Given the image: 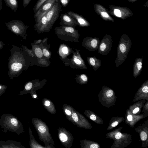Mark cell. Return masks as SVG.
<instances>
[{"instance_id": "6da1fadb", "label": "cell", "mask_w": 148, "mask_h": 148, "mask_svg": "<svg viewBox=\"0 0 148 148\" xmlns=\"http://www.w3.org/2000/svg\"><path fill=\"white\" fill-rule=\"evenodd\" d=\"M10 51L11 55L8 57V76L12 79L26 69L28 60L27 52L19 47L12 45Z\"/></svg>"}, {"instance_id": "7a4b0ae2", "label": "cell", "mask_w": 148, "mask_h": 148, "mask_svg": "<svg viewBox=\"0 0 148 148\" xmlns=\"http://www.w3.org/2000/svg\"><path fill=\"white\" fill-rule=\"evenodd\" d=\"M0 126L3 132L7 131L14 132L20 135L23 134L24 130L21 123L14 116L9 114H4L0 119Z\"/></svg>"}, {"instance_id": "3957f363", "label": "cell", "mask_w": 148, "mask_h": 148, "mask_svg": "<svg viewBox=\"0 0 148 148\" xmlns=\"http://www.w3.org/2000/svg\"><path fill=\"white\" fill-rule=\"evenodd\" d=\"M122 127H119L106 133V138L113 140L110 148H124L132 143V135L121 132Z\"/></svg>"}, {"instance_id": "277c9868", "label": "cell", "mask_w": 148, "mask_h": 148, "mask_svg": "<svg viewBox=\"0 0 148 148\" xmlns=\"http://www.w3.org/2000/svg\"><path fill=\"white\" fill-rule=\"evenodd\" d=\"M132 45L130 37L126 35H122L117 49V56L115 62L116 67L120 66L125 60Z\"/></svg>"}, {"instance_id": "5b68a950", "label": "cell", "mask_w": 148, "mask_h": 148, "mask_svg": "<svg viewBox=\"0 0 148 148\" xmlns=\"http://www.w3.org/2000/svg\"><path fill=\"white\" fill-rule=\"evenodd\" d=\"M98 96L99 102L103 106L109 108L115 105L117 98L116 93L108 87L103 85Z\"/></svg>"}, {"instance_id": "8992f818", "label": "cell", "mask_w": 148, "mask_h": 148, "mask_svg": "<svg viewBox=\"0 0 148 148\" xmlns=\"http://www.w3.org/2000/svg\"><path fill=\"white\" fill-rule=\"evenodd\" d=\"M7 28L15 34L19 35L23 39H25L27 35L26 31L28 27L21 20H14L5 23Z\"/></svg>"}, {"instance_id": "52a82bcc", "label": "cell", "mask_w": 148, "mask_h": 148, "mask_svg": "<svg viewBox=\"0 0 148 148\" xmlns=\"http://www.w3.org/2000/svg\"><path fill=\"white\" fill-rule=\"evenodd\" d=\"M61 9L60 1L55 3L46 12V18L49 25L51 27L59 18Z\"/></svg>"}, {"instance_id": "ba28073f", "label": "cell", "mask_w": 148, "mask_h": 148, "mask_svg": "<svg viewBox=\"0 0 148 148\" xmlns=\"http://www.w3.org/2000/svg\"><path fill=\"white\" fill-rule=\"evenodd\" d=\"M135 130L140 135L141 142V147L147 148L148 146V120H147L144 121V123L139 124Z\"/></svg>"}, {"instance_id": "9c48e42d", "label": "cell", "mask_w": 148, "mask_h": 148, "mask_svg": "<svg viewBox=\"0 0 148 148\" xmlns=\"http://www.w3.org/2000/svg\"><path fill=\"white\" fill-rule=\"evenodd\" d=\"M112 37L106 35L100 42L98 53L103 55H107L111 51L112 40Z\"/></svg>"}, {"instance_id": "30bf717a", "label": "cell", "mask_w": 148, "mask_h": 148, "mask_svg": "<svg viewBox=\"0 0 148 148\" xmlns=\"http://www.w3.org/2000/svg\"><path fill=\"white\" fill-rule=\"evenodd\" d=\"M148 116V114L144 113L133 114L127 109L125 115V123L131 127L133 128L139 121Z\"/></svg>"}, {"instance_id": "8fae6325", "label": "cell", "mask_w": 148, "mask_h": 148, "mask_svg": "<svg viewBox=\"0 0 148 148\" xmlns=\"http://www.w3.org/2000/svg\"><path fill=\"white\" fill-rule=\"evenodd\" d=\"M142 100L148 101V79L142 84L136 92L133 101Z\"/></svg>"}, {"instance_id": "7c38bea8", "label": "cell", "mask_w": 148, "mask_h": 148, "mask_svg": "<svg viewBox=\"0 0 148 148\" xmlns=\"http://www.w3.org/2000/svg\"><path fill=\"white\" fill-rule=\"evenodd\" d=\"M60 1L59 0H47L40 6L35 13L34 17L36 23L39 19L42 14L49 10L55 3Z\"/></svg>"}, {"instance_id": "4fadbf2b", "label": "cell", "mask_w": 148, "mask_h": 148, "mask_svg": "<svg viewBox=\"0 0 148 148\" xmlns=\"http://www.w3.org/2000/svg\"><path fill=\"white\" fill-rule=\"evenodd\" d=\"M60 24L64 26L75 27L78 25L77 22L67 13L62 14L60 16Z\"/></svg>"}, {"instance_id": "5bb4252c", "label": "cell", "mask_w": 148, "mask_h": 148, "mask_svg": "<svg viewBox=\"0 0 148 148\" xmlns=\"http://www.w3.org/2000/svg\"><path fill=\"white\" fill-rule=\"evenodd\" d=\"M86 40V48L90 51H95L98 49L100 43L98 37H87Z\"/></svg>"}, {"instance_id": "9a60e30c", "label": "cell", "mask_w": 148, "mask_h": 148, "mask_svg": "<svg viewBox=\"0 0 148 148\" xmlns=\"http://www.w3.org/2000/svg\"><path fill=\"white\" fill-rule=\"evenodd\" d=\"M47 12L42 14L39 20L36 23L34 27L36 29L40 30H47L49 29L51 27L49 25L47 20Z\"/></svg>"}, {"instance_id": "2e32d148", "label": "cell", "mask_w": 148, "mask_h": 148, "mask_svg": "<svg viewBox=\"0 0 148 148\" xmlns=\"http://www.w3.org/2000/svg\"><path fill=\"white\" fill-rule=\"evenodd\" d=\"M146 102V100H142L134 102L133 104L129 106L127 109L133 114H140Z\"/></svg>"}, {"instance_id": "e0dca14e", "label": "cell", "mask_w": 148, "mask_h": 148, "mask_svg": "<svg viewBox=\"0 0 148 148\" xmlns=\"http://www.w3.org/2000/svg\"><path fill=\"white\" fill-rule=\"evenodd\" d=\"M0 148H25L20 142L10 140L6 141L0 140Z\"/></svg>"}, {"instance_id": "ac0fdd59", "label": "cell", "mask_w": 148, "mask_h": 148, "mask_svg": "<svg viewBox=\"0 0 148 148\" xmlns=\"http://www.w3.org/2000/svg\"><path fill=\"white\" fill-rule=\"evenodd\" d=\"M143 59L142 57L137 58L135 60L133 67V76L135 78L139 76L141 72Z\"/></svg>"}, {"instance_id": "d6986e66", "label": "cell", "mask_w": 148, "mask_h": 148, "mask_svg": "<svg viewBox=\"0 0 148 148\" xmlns=\"http://www.w3.org/2000/svg\"><path fill=\"white\" fill-rule=\"evenodd\" d=\"M85 113L87 117L99 125L103 123L102 119L93 112L87 110L85 111Z\"/></svg>"}, {"instance_id": "ffe728a7", "label": "cell", "mask_w": 148, "mask_h": 148, "mask_svg": "<svg viewBox=\"0 0 148 148\" xmlns=\"http://www.w3.org/2000/svg\"><path fill=\"white\" fill-rule=\"evenodd\" d=\"M124 120V118L123 117L116 116L112 117L110 121L107 130H109L112 129L119 124L123 121Z\"/></svg>"}, {"instance_id": "44dd1931", "label": "cell", "mask_w": 148, "mask_h": 148, "mask_svg": "<svg viewBox=\"0 0 148 148\" xmlns=\"http://www.w3.org/2000/svg\"><path fill=\"white\" fill-rule=\"evenodd\" d=\"M67 13L75 20L77 22L78 25L82 26L86 25V21L78 14L72 11L68 12Z\"/></svg>"}, {"instance_id": "7402d4cb", "label": "cell", "mask_w": 148, "mask_h": 148, "mask_svg": "<svg viewBox=\"0 0 148 148\" xmlns=\"http://www.w3.org/2000/svg\"><path fill=\"white\" fill-rule=\"evenodd\" d=\"M88 59L90 66H92L95 71H96L101 66V61L95 56L89 57Z\"/></svg>"}, {"instance_id": "603a6c76", "label": "cell", "mask_w": 148, "mask_h": 148, "mask_svg": "<svg viewBox=\"0 0 148 148\" xmlns=\"http://www.w3.org/2000/svg\"><path fill=\"white\" fill-rule=\"evenodd\" d=\"M4 1L7 6L12 10L16 12L18 7L17 0H4Z\"/></svg>"}, {"instance_id": "cb8c5ba5", "label": "cell", "mask_w": 148, "mask_h": 148, "mask_svg": "<svg viewBox=\"0 0 148 148\" xmlns=\"http://www.w3.org/2000/svg\"><path fill=\"white\" fill-rule=\"evenodd\" d=\"M85 147L88 148H100L101 146L98 143L92 141L85 140Z\"/></svg>"}, {"instance_id": "d4e9b609", "label": "cell", "mask_w": 148, "mask_h": 148, "mask_svg": "<svg viewBox=\"0 0 148 148\" xmlns=\"http://www.w3.org/2000/svg\"><path fill=\"white\" fill-rule=\"evenodd\" d=\"M47 0H38L37 1L34 8L33 10L34 13H36L41 5Z\"/></svg>"}, {"instance_id": "484cf974", "label": "cell", "mask_w": 148, "mask_h": 148, "mask_svg": "<svg viewBox=\"0 0 148 148\" xmlns=\"http://www.w3.org/2000/svg\"><path fill=\"white\" fill-rule=\"evenodd\" d=\"M36 56L39 58H41L43 56V53L41 49L38 47L35 48L34 50Z\"/></svg>"}, {"instance_id": "4316f807", "label": "cell", "mask_w": 148, "mask_h": 148, "mask_svg": "<svg viewBox=\"0 0 148 148\" xmlns=\"http://www.w3.org/2000/svg\"><path fill=\"white\" fill-rule=\"evenodd\" d=\"M7 88V86L6 85L0 84V97L5 92Z\"/></svg>"}, {"instance_id": "83f0119b", "label": "cell", "mask_w": 148, "mask_h": 148, "mask_svg": "<svg viewBox=\"0 0 148 148\" xmlns=\"http://www.w3.org/2000/svg\"><path fill=\"white\" fill-rule=\"evenodd\" d=\"M141 111L143 113L148 115V101H146Z\"/></svg>"}, {"instance_id": "f1b7e54d", "label": "cell", "mask_w": 148, "mask_h": 148, "mask_svg": "<svg viewBox=\"0 0 148 148\" xmlns=\"http://www.w3.org/2000/svg\"><path fill=\"white\" fill-rule=\"evenodd\" d=\"M59 137L60 140L62 142H65L67 140L68 138L66 135L63 133L59 134Z\"/></svg>"}, {"instance_id": "f546056e", "label": "cell", "mask_w": 148, "mask_h": 148, "mask_svg": "<svg viewBox=\"0 0 148 148\" xmlns=\"http://www.w3.org/2000/svg\"><path fill=\"white\" fill-rule=\"evenodd\" d=\"M61 5L63 7H66L71 0H59Z\"/></svg>"}, {"instance_id": "4dcf8cb0", "label": "cell", "mask_w": 148, "mask_h": 148, "mask_svg": "<svg viewBox=\"0 0 148 148\" xmlns=\"http://www.w3.org/2000/svg\"><path fill=\"white\" fill-rule=\"evenodd\" d=\"M81 80L84 82H87L88 81L87 77L85 74H82L80 76Z\"/></svg>"}, {"instance_id": "1f68e13d", "label": "cell", "mask_w": 148, "mask_h": 148, "mask_svg": "<svg viewBox=\"0 0 148 148\" xmlns=\"http://www.w3.org/2000/svg\"><path fill=\"white\" fill-rule=\"evenodd\" d=\"M114 13L115 15L118 17H120L121 16V13L119 9H115L114 10Z\"/></svg>"}, {"instance_id": "d6a6232c", "label": "cell", "mask_w": 148, "mask_h": 148, "mask_svg": "<svg viewBox=\"0 0 148 148\" xmlns=\"http://www.w3.org/2000/svg\"><path fill=\"white\" fill-rule=\"evenodd\" d=\"M73 60L75 63L78 65H80L82 64V61L80 59H79L77 57H75L74 58Z\"/></svg>"}, {"instance_id": "836d02e7", "label": "cell", "mask_w": 148, "mask_h": 148, "mask_svg": "<svg viewBox=\"0 0 148 148\" xmlns=\"http://www.w3.org/2000/svg\"><path fill=\"white\" fill-rule=\"evenodd\" d=\"M24 8L26 7L30 2L31 0H22Z\"/></svg>"}, {"instance_id": "e575fe53", "label": "cell", "mask_w": 148, "mask_h": 148, "mask_svg": "<svg viewBox=\"0 0 148 148\" xmlns=\"http://www.w3.org/2000/svg\"><path fill=\"white\" fill-rule=\"evenodd\" d=\"M72 117L73 120L75 122H77L78 121V118L77 114L75 113H73L72 114Z\"/></svg>"}, {"instance_id": "d590c367", "label": "cell", "mask_w": 148, "mask_h": 148, "mask_svg": "<svg viewBox=\"0 0 148 148\" xmlns=\"http://www.w3.org/2000/svg\"><path fill=\"white\" fill-rule=\"evenodd\" d=\"M38 131L41 133H44L46 131V129L45 127L42 125H41L38 128Z\"/></svg>"}, {"instance_id": "8d00e7d4", "label": "cell", "mask_w": 148, "mask_h": 148, "mask_svg": "<svg viewBox=\"0 0 148 148\" xmlns=\"http://www.w3.org/2000/svg\"><path fill=\"white\" fill-rule=\"evenodd\" d=\"M42 51L43 54L45 56L48 57L49 56V53L47 49H43Z\"/></svg>"}, {"instance_id": "74e56055", "label": "cell", "mask_w": 148, "mask_h": 148, "mask_svg": "<svg viewBox=\"0 0 148 148\" xmlns=\"http://www.w3.org/2000/svg\"><path fill=\"white\" fill-rule=\"evenodd\" d=\"M62 51L64 54H67L68 53V49L67 47H64L62 49Z\"/></svg>"}, {"instance_id": "f35d334b", "label": "cell", "mask_w": 148, "mask_h": 148, "mask_svg": "<svg viewBox=\"0 0 148 148\" xmlns=\"http://www.w3.org/2000/svg\"><path fill=\"white\" fill-rule=\"evenodd\" d=\"M101 15L103 17L106 18H108L109 16L107 13L103 12H101Z\"/></svg>"}, {"instance_id": "ab89813d", "label": "cell", "mask_w": 148, "mask_h": 148, "mask_svg": "<svg viewBox=\"0 0 148 148\" xmlns=\"http://www.w3.org/2000/svg\"><path fill=\"white\" fill-rule=\"evenodd\" d=\"M5 45V44L3 43L0 40V50L2 49Z\"/></svg>"}, {"instance_id": "60d3db41", "label": "cell", "mask_w": 148, "mask_h": 148, "mask_svg": "<svg viewBox=\"0 0 148 148\" xmlns=\"http://www.w3.org/2000/svg\"><path fill=\"white\" fill-rule=\"evenodd\" d=\"M65 112L66 114L69 116H71V112L68 109H65Z\"/></svg>"}, {"instance_id": "b9f144b4", "label": "cell", "mask_w": 148, "mask_h": 148, "mask_svg": "<svg viewBox=\"0 0 148 148\" xmlns=\"http://www.w3.org/2000/svg\"><path fill=\"white\" fill-rule=\"evenodd\" d=\"M50 104V102L49 101H46L45 102V105L46 106H49Z\"/></svg>"}, {"instance_id": "7bdbcfd3", "label": "cell", "mask_w": 148, "mask_h": 148, "mask_svg": "<svg viewBox=\"0 0 148 148\" xmlns=\"http://www.w3.org/2000/svg\"><path fill=\"white\" fill-rule=\"evenodd\" d=\"M2 8V0H0V11Z\"/></svg>"}, {"instance_id": "ee69618b", "label": "cell", "mask_w": 148, "mask_h": 148, "mask_svg": "<svg viewBox=\"0 0 148 148\" xmlns=\"http://www.w3.org/2000/svg\"><path fill=\"white\" fill-rule=\"evenodd\" d=\"M41 41V40H38V41H37L36 42V43H39V42H40Z\"/></svg>"}, {"instance_id": "f6af8a7d", "label": "cell", "mask_w": 148, "mask_h": 148, "mask_svg": "<svg viewBox=\"0 0 148 148\" xmlns=\"http://www.w3.org/2000/svg\"><path fill=\"white\" fill-rule=\"evenodd\" d=\"M33 97L34 98H35L37 96L36 95H33Z\"/></svg>"}, {"instance_id": "bcb514c9", "label": "cell", "mask_w": 148, "mask_h": 148, "mask_svg": "<svg viewBox=\"0 0 148 148\" xmlns=\"http://www.w3.org/2000/svg\"></svg>"}]
</instances>
